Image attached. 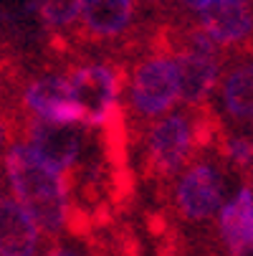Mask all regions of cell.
Listing matches in <instances>:
<instances>
[{"label":"cell","mask_w":253,"mask_h":256,"mask_svg":"<svg viewBox=\"0 0 253 256\" xmlns=\"http://www.w3.org/2000/svg\"><path fill=\"white\" fill-rule=\"evenodd\" d=\"M3 175L10 196L33 216L43 236H61L74 228L71 178L35 155L25 140H15L3 152Z\"/></svg>","instance_id":"obj_1"},{"label":"cell","mask_w":253,"mask_h":256,"mask_svg":"<svg viewBox=\"0 0 253 256\" xmlns=\"http://www.w3.org/2000/svg\"><path fill=\"white\" fill-rule=\"evenodd\" d=\"M208 130L200 114V106L170 109L162 117L152 120L144 132V160L150 172L167 178L180 172L205 142Z\"/></svg>","instance_id":"obj_2"},{"label":"cell","mask_w":253,"mask_h":256,"mask_svg":"<svg viewBox=\"0 0 253 256\" xmlns=\"http://www.w3.org/2000/svg\"><path fill=\"white\" fill-rule=\"evenodd\" d=\"M74 99L84 106L86 127L101 132H117L122 124V96L127 76L112 64H79L66 74Z\"/></svg>","instance_id":"obj_3"},{"label":"cell","mask_w":253,"mask_h":256,"mask_svg":"<svg viewBox=\"0 0 253 256\" xmlns=\"http://www.w3.org/2000/svg\"><path fill=\"white\" fill-rule=\"evenodd\" d=\"M127 102L137 120L152 122L180 102L177 66L170 51L150 54L134 64L127 76Z\"/></svg>","instance_id":"obj_4"},{"label":"cell","mask_w":253,"mask_h":256,"mask_svg":"<svg viewBox=\"0 0 253 256\" xmlns=\"http://www.w3.org/2000/svg\"><path fill=\"white\" fill-rule=\"evenodd\" d=\"M221 46L198 26L183 36V44L175 51L180 102L185 106H203L213 92H218L223 66H221Z\"/></svg>","instance_id":"obj_5"},{"label":"cell","mask_w":253,"mask_h":256,"mask_svg":"<svg viewBox=\"0 0 253 256\" xmlns=\"http://www.w3.org/2000/svg\"><path fill=\"white\" fill-rule=\"evenodd\" d=\"M226 198H228L226 175L210 160L188 162L175 178L172 203H175V210L185 221H193V224L208 221V218L218 213Z\"/></svg>","instance_id":"obj_6"},{"label":"cell","mask_w":253,"mask_h":256,"mask_svg":"<svg viewBox=\"0 0 253 256\" xmlns=\"http://www.w3.org/2000/svg\"><path fill=\"white\" fill-rule=\"evenodd\" d=\"M23 140L41 160H46L51 168L66 172L68 178L81 168V160L86 152L84 124H53V122L33 117L25 124Z\"/></svg>","instance_id":"obj_7"},{"label":"cell","mask_w":253,"mask_h":256,"mask_svg":"<svg viewBox=\"0 0 253 256\" xmlns=\"http://www.w3.org/2000/svg\"><path fill=\"white\" fill-rule=\"evenodd\" d=\"M23 106L35 120L53 124H84V106L74 99L66 74H43L23 86Z\"/></svg>","instance_id":"obj_8"},{"label":"cell","mask_w":253,"mask_h":256,"mask_svg":"<svg viewBox=\"0 0 253 256\" xmlns=\"http://www.w3.org/2000/svg\"><path fill=\"white\" fill-rule=\"evenodd\" d=\"M195 18L221 48H238L253 36V0H203Z\"/></svg>","instance_id":"obj_9"},{"label":"cell","mask_w":253,"mask_h":256,"mask_svg":"<svg viewBox=\"0 0 253 256\" xmlns=\"http://www.w3.org/2000/svg\"><path fill=\"white\" fill-rule=\"evenodd\" d=\"M221 241L231 256L253 254V188L241 186L236 193H228L223 206L215 213Z\"/></svg>","instance_id":"obj_10"},{"label":"cell","mask_w":253,"mask_h":256,"mask_svg":"<svg viewBox=\"0 0 253 256\" xmlns=\"http://www.w3.org/2000/svg\"><path fill=\"white\" fill-rule=\"evenodd\" d=\"M43 231L10 196L0 193V256H41Z\"/></svg>","instance_id":"obj_11"},{"label":"cell","mask_w":253,"mask_h":256,"mask_svg":"<svg viewBox=\"0 0 253 256\" xmlns=\"http://www.w3.org/2000/svg\"><path fill=\"white\" fill-rule=\"evenodd\" d=\"M134 0H81L79 23L94 41H117L134 20Z\"/></svg>","instance_id":"obj_12"},{"label":"cell","mask_w":253,"mask_h":256,"mask_svg":"<svg viewBox=\"0 0 253 256\" xmlns=\"http://www.w3.org/2000/svg\"><path fill=\"white\" fill-rule=\"evenodd\" d=\"M218 94L228 117L238 122L253 120V58L236 64L226 76H221Z\"/></svg>","instance_id":"obj_13"},{"label":"cell","mask_w":253,"mask_h":256,"mask_svg":"<svg viewBox=\"0 0 253 256\" xmlns=\"http://www.w3.org/2000/svg\"><path fill=\"white\" fill-rule=\"evenodd\" d=\"M30 8L51 30L66 33L79 23L81 0H28Z\"/></svg>","instance_id":"obj_14"},{"label":"cell","mask_w":253,"mask_h":256,"mask_svg":"<svg viewBox=\"0 0 253 256\" xmlns=\"http://www.w3.org/2000/svg\"><path fill=\"white\" fill-rule=\"evenodd\" d=\"M223 155L226 160L238 168V170H246L253 165V140L246 137V134H231L226 137L223 142Z\"/></svg>","instance_id":"obj_15"},{"label":"cell","mask_w":253,"mask_h":256,"mask_svg":"<svg viewBox=\"0 0 253 256\" xmlns=\"http://www.w3.org/2000/svg\"><path fill=\"white\" fill-rule=\"evenodd\" d=\"M43 256H89V254H84L79 246H68V244H53Z\"/></svg>","instance_id":"obj_16"},{"label":"cell","mask_w":253,"mask_h":256,"mask_svg":"<svg viewBox=\"0 0 253 256\" xmlns=\"http://www.w3.org/2000/svg\"><path fill=\"white\" fill-rule=\"evenodd\" d=\"M13 142V132H10V124L8 120L0 114V158H3V152L8 150V144Z\"/></svg>","instance_id":"obj_17"},{"label":"cell","mask_w":253,"mask_h":256,"mask_svg":"<svg viewBox=\"0 0 253 256\" xmlns=\"http://www.w3.org/2000/svg\"><path fill=\"white\" fill-rule=\"evenodd\" d=\"M175 3H177L180 8H185V10H190V13H195V10H198V6L203 3V0H175Z\"/></svg>","instance_id":"obj_18"},{"label":"cell","mask_w":253,"mask_h":256,"mask_svg":"<svg viewBox=\"0 0 253 256\" xmlns=\"http://www.w3.org/2000/svg\"><path fill=\"white\" fill-rule=\"evenodd\" d=\"M3 178H5L3 175V158H0V182H3Z\"/></svg>","instance_id":"obj_19"},{"label":"cell","mask_w":253,"mask_h":256,"mask_svg":"<svg viewBox=\"0 0 253 256\" xmlns=\"http://www.w3.org/2000/svg\"><path fill=\"white\" fill-rule=\"evenodd\" d=\"M251 188H253V182H251Z\"/></svg>","instance_id":"obj_20"}]
</instances>
